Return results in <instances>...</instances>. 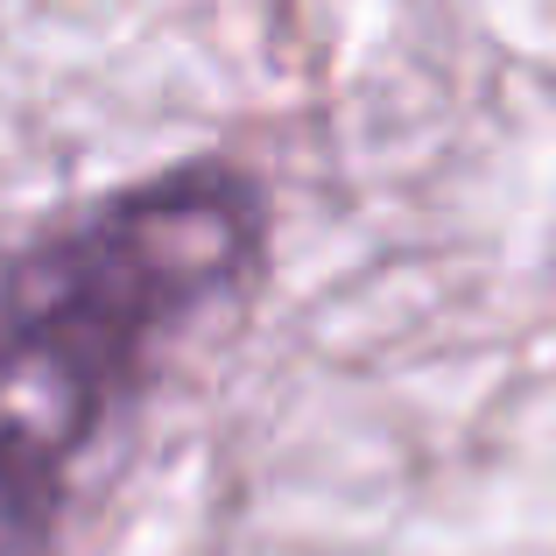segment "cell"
<instances>
[{
    "label": "cell",
    "instance_id": "obj_1",
    "mask_svg": "<svg viewBox=\"0 0 556 556\" xmlns=\"http://www.w3.org/2000/svg\"><path fill=\"white\" fill-rule=\"evenodd\" d=\"M254 254V184L198 163L106 198L0 275V556L50 535L92 430Z\"/></svg>",
    "mask_w": 556,
    "mask_h": 556
}]
</instances>
